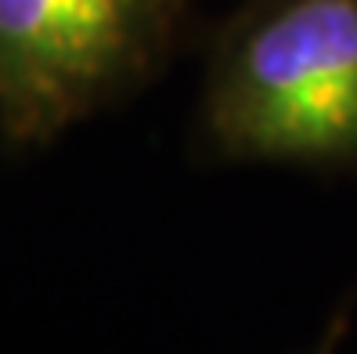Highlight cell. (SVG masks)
<instances>
[{
	"label": "cell",
	"mask_w": 357,
	"mask_h": 354,
	"mask_svg": "<svg viewBox=\"0 0 357 354\" xmlns=\"http://www.w3.org/2000/svg\"><path fill=\"white\" fill-rule=\"evenodd\" d=\"M209 149L242 163L357 166V0H257L202 94Z\"/></svg>",
	"instance_id": "1"
},
{
	"label": "cell",
	"mask_w": 357,
	"mask_h": 354,
	"mask_svg": "<svg viewBox=\"0 0 357 354\" xmlns=\"http://www.w3.org/2000/svg\"><path fill=\"white\" fill-rule=\"evenodd\" d=\"M181 0H0V131L47 145L155 66Z\"/></svg>",
	"instance_id": "2"
},
{
	"label": "cell",
	"mask_w": 357,
	"mask_h": 354,
	"mask_svg": "<svg viewBox=\"0 0 357 354\" xmlns=\"http://www.w3.org/2000/svg\"><path fill=\"white\" fill-rule=\"evenodd\" d=\"M354 307H357V289L343 300V307L332 315L325 340H321L318 347H314V354H335V351H340V344H343V337H347V329H350V322H354Z\"/></svg>",
	"instance_id": "3"
}]
</instances>
